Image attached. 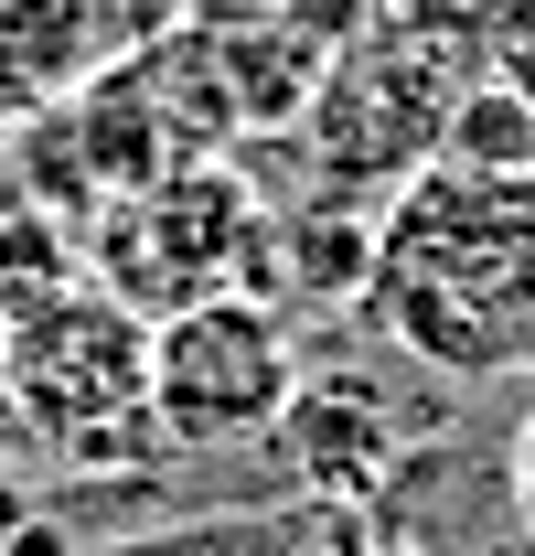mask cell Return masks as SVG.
<instances>
[{"label":"cell","mask_w":535,"mask_h":556,"mask_svg":"<svg viewBox=\"0 0 535 556\" xmlns=\"http://www.w3.org/2000/svg\"><path fill=\"white\" fill-rule=\"evenodd\" d=\"M289 396H300V343L258 289H214L194 311L150 321V428H161V450L268 439Z\"/></svg>","instance_id":"cell-3"},{"label":"cell","mask_w":535,"mask_h":556,"mask_svg":"<svg viewBox=\"0 0 535 556\" xmlns=\"http://www.w3.org/2000/svg\"><path fill=\"white\" fill-rule=\"evenodd\" d=\"M289 289L311 300H364L375 289V214H300V225H268Z\"/></svg>","instance_id":"cell-9"},{"label":"cell","mask_w":535,"mask_h":556,"mask_svg":"<svg viewBox=\"0 0 535 556\" xmlns=\"http://www.w3.org/2000/svg\"><path fill=\"white\" fill-rule=\"evenodd\" d=\"M75 278H86V236H75L65 214H43V204H0V321H22V311L65 300Z\"/></svg>","instance_id":"cell-8"},{"label":"cell","mask_w":535,"mask_h":556,"mask_svg":"<svg viewBox=\"0 0 535 556\" xmlns=\"http://www.w3.org/2000/svg\"><path fill=\"white\" fill-rule=\"evenodd\" d=\"M268 450H278L289 492H311V503H375V482L397 471V417L364 375H300Z\"/></svg>","instance_id":"cell-7"},{"label":"cell","mask_w":535,"mask_h":556,"mask_svg":"<svg viewBox=\"0 0 535 556\" xmlns=\"http://www.w3.org/2000/svg\"><path fill=\"white\" fill-rule=\"evenodd\" d=\"M514 514L535 525V407H525V428H514Z\"/></svg>","instance_id":"cell-12"},{"label":"cell","mask_w":535,"mask_h":556,"mask_svg":"<svg viewBox=\"0 0 535 556\" xmlns=\"http://www.w3.org/2000/svg\"><path fill=\"white\" fill-rule=\"evenodd\" d=\"M0 525H11V492H0Z\"/></svg>","instance_id":"cell-14"},{"label":"cell","mask_w":535,"mask_h":556,"mask_svg":"<svg viewBox=\"0 0 535 556\" xmlns=\"http://www.w3.org/2000/svg\"><path fill=\"white\" fill-rule=\"evenodd\" d=\"M268 214L258 193L225 172V161H183L139 193H108L97 204V289H119L139 321H172L214 289H236V268H258Z\"/></svg>","instance_id":"cell-2"},{"label":"cell","mask_w":535,"mask_h":556,"mask_svg":"<svg viewBox=\"0 0 535 556\" xmlns=\"http://www.w3.org/2000/svg\"><path fill=\"white\" fill-rule=\"evenodd\" d=\"M172 33V0H0V139L75 108L108 65Z\"/></svg>","instance_id":"cell-6"},{"label":"cell","mask_w":535,"mask_h":556,"mask_svg":"<svg viewBox=\"0 0 535 556\" xmlns=\"http://www.w3.org/2000/svg\"><path fill=\"white\" fill-rule=\"evenodd\" d=\"M11 417H22V439H54V450L150 417V321L97 278L22 311L11 321Z\"/></svg>","instance_id":"cell-4"},{"label":"cell","mask_w":535,"mask_h":556,"mask_svg":"<svg viewBox=\"0 0 535 556\" xmlns=\"http://www.w3.org/2000/svg\"><path fill=\"white\" fill-rule=\"evenodd\" d=\"M439 161H461V172H535V108L503 97L493 75L461 86V108H450V129H439Z\"/></svg>","instance_id":"cell-10"},{"label":"cell","mask_w":535,"mask_h":556,"mask_svg":"<svg viewBox=\"0 0 535 556\" xmlns=\"http://www.w3.org/2000/svg\"><path fill=\"white\" fill-rule=\"evenodd\" d=\"M0 439H22V417H11V321H0Z\"/></svg>","instance_id":"cell-13"},{"label":"cell","mask_w":535,"mask_h":556,"mask_svg":"<svg viewBox=\"0 0 535 556\" xmlns=\"http://www.w3.org/2000/svg\"><path fill=\"white\" fill-rule=\"evenodd\" d=\"M364 311L418 364L503 375L535 353V172L428 161L375 214V289Z\"/></svg>","instance_id":"cell-1"},{"label":"cell","mask_w":535,"mask_h":556,"mask_svg":"<svg viewBox=\"0 0 535 556\" xmlns=\"http://www.w3.org/2000/svg\"><path fill=\"white\" fill-rule=\"evenodd\" d=\"M450 108H461V86L450 75H428L407 43H386L375 22H353L333 43V65L311 86V108H300V129L311 150L333 161L343 182H418L428 161H439V129H450Z\"/></svg>","instance_id":"cell-5"},{"label":"cell","mask_w":535,"mask_h":556,"mask_svg":"<svg viewBox=\"0 0 535 556\" xmlns=\"http://www.w3.org/2000/svg\"><path fill=\"white\" fill-rule=\"evenodd\" d=\"M493 86L535 108V0H503L493 11Z\"/></svg>","instance_id":"cell-11"}]
</instances>
